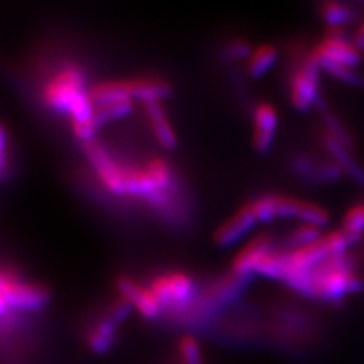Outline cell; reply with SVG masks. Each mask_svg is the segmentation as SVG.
<instances>
[{
    "mask_svg": "<svg viewBox=\"0 0 364 364\" xmlns=\"http://www.w3.org/2000/svg\"><path fill=\"white\" fill-rule=\"evenodd\" d=\"M304 298L326 304H340L348 296L364 290V278L349 252L334 255L309 272H293L282 281Z\"/></svg>",
    "mask_w": 364,
    "mask_h": 364,
    "instance_id": "3957f363",
    "label": "cell"
},
{
    "mask_svg": "<svg viewBox=\"0 0 364 364\" xmlns=\"http://www.w3.org/2000/svg\"><path fill=\"white\" fill-rule=\"evenodd\" d=\"M149 289L161 305L163 313L179 317L186 314L198 299L195 279L179 270L159 273L149 284Z\"/></svg>",
    "mask_w": 364,
    "mask_h": 364,
    "instance_id": "277c9868",
    "label": "cell"
},
{
    "mask_svg": "<svg viewBox=\"0 0 364 364\" xmlns=\"http://www.w3.org/2000/svg\"><path fill=\"white\" fill-rule=\"evenodd\" d=\"M275 246V238L270 234H259L252 238L232 261V272L242 277H252L257 266L266 255H269Z\"/></svg>",
    "mask_w": 364,
    "mask_h": 364,
    "instance_id": "8fae6325",
    "label": "cell"
},
{
    "mask_svg": "<svg viewBox=\"0 0 364 364\" xmlns=\"http://www.w3.org/2000/svg\"><path fill=\"white\" fill-rule=\"evenodd\" d=\"M322 144L325 146L326 152L331 155L333 161L337 163L341 167V170H343L345 175H348L349 178L354 179L357 184L364 187V167L360 164L354 154H352L350 147L337 141L326 132L322 134Z\"/></svg>",
    "mask_w": 364,
    "mask_h": 364,
    "instance_id": "9a60e30c",
    "label": "cell"
},
{
    "mask_svg": "<svg viewBox=\"0 0 364 364\" xmlns=\"http://www.w3.org/2000/svg\"><path fill=\"white\" fill-rule=\"evenodd\" d=\"M85 155L100 187L111 196L139 200L166 218L179 213L176 175L166 159L155 156L140 166L123 163L99 141L85 144Z\"/></svg>",
    "mask_w": 364,
    "mask_h": 364,
    "instance_id": "6da1fadb",
    "label": "cell"
},
{
    "mask_svg": "<svg viewBox=\"0 0 364 364\" xmlns=\"http://www.w3.org/2000/svg\"><path fill=\"white\" fill-rule=\"evenodd\" d=\"M291 170L302 181L311 182V184H329V182H337L345 176L343 170L333 159L321 161V159L306 154L293 156Z\"/></svg>",
    "mask_w": 364,
    "mask_h": 364,
    "instance_id": "9c48e42d",
    "label": "cell"
},
{
    "mask_svg": "<svg viewBox=\"0 0 364 364\" xmlns=\"http://www.w3.org/2000/svg\"><path fill=\"white\" fill-rule=\"evenodd\" d=\"M5 167H6V155H4V154H0V175L4 173V170H5Z\"/></svg>",
    "mask_w": 364,
    "mask_h": 364,
    "instance_id": "83f0119b",
    "label": "cell"
},
{
    "mask_svg": "<svg viewBox=\"0 0 364 364\" xmlns=\"http://www.w3.org/2000/svg\"><path fill=\"white\" fill-rule=\"evenodd\" d=\"M322 237H323V232L321 228L301 223L296 228H293V230L289 232L286 238V249H299L304 246H309L321 240Z\"/></svg>",
    "mask_w": 364,
    "mask_h": 364,
    "instance_id": "44dd1931",
    "label": "cell"
},
{
    "mask_svg": "<svg viewBox=\"0 0 364 364\" xmlns=\"http://www.w3.org/2000/svg\"><path fill=\"white\" fill-rule=\"evenodd\" d=\"M178 354L181 364H203L202 349L198 343V340L191 336H184L179 338Z\"/></svg>",
    "mask_w": 364,
    "mask_h": 364,
    "instance_id": "603a6c76",
    "label": "cell"
},
{
    "mask_svg": "<svg viewBox=\"0 0 364 364\" xmlns=\"http://www.w3.org/2000/svg\"><path fill=\"white\" fill-rule=\"evenodd\" d=\"M254 48L249 44V41L243 40V38H235L232 41H230L226 44L225 52L228 56H231L234 60H243V58H249L250 53H252Z\"/></svg>",
    "mask_w": 364,
    "mask_h": 364,
    "instance_id": "cb8c5ba5",
    "label": "cell"
},
{
    "mask_svg": "<svg viewBox=\"0 0 364 364\" xmlns=\"http://www.w3.org/2000/svg\"><path fill=\"white\" fill-rule=\"evenodd\" d=\"M120 298L128 301L134 310L140 313L146 321H155L163 314V309L149 287L136 282L129 277H120L116 282Z\"/></svg>",
    "mask_w": 364,
    "mask_h": 364,
    "instance_id": "52a82bcc",
    "label": "cell"
},
{
    "mask_svg": "<svg viewBox=\"0 0 364 364\" xmlns=\"http://www.w3.org/2000/svg\"><path fill=\"white\" fill-rule=\"evenodd\" d=\"M258 223L252 205L245 203L214 232V243L220 247H231L242 242Z\"/></svg>",
    "mask_w": 364,
    "mask_h": 364,
    "instance_id": "30bf717a",
    "label": "cell"
},
{
    "mask_svg": "<svg viewBox=\"0 0 364 364\" xmlns=\"http://www.w3.org/2000/svg\"><path fill=\"white\" fill-rule=\"evenodd\" d=\"M318 16L329 29H341L355 20L357 13L346 4L326 2L318 8Z\"/></svg>",
    "mask_w": 364,
    "mask_h": 364,
    "instance_id": "e0dca14e",
    "label": "cell"
},
{
    "mask_svg": "<svg viewBox=\"0 0 364 364\" xmlns=\"http://www.w3.org/2000/svg\"><path fill=\"white\" fill-rule=\"evenodd\" d=\"M279 56V50L275 44H259L258 48H254L252 53L247 58V73L250 77L259 79L263 77L267 72H270L273 65L277 64Z\"/></svg>",
    "mask_w": 364,
    "mask_h": 364,
    "instance_id": "2e32d148",
    "label": "cell"
},
{
    "mask_svg": "<svg viewBox=\"0 0 364 364\" xmlns=\"http://www.w3.org/2000/svg\"><path fill=\"white\" fill-rule=\"evenodd\" d=\"M84 67L67 61L55 68L40 88V99L50 111L64 114L70 120L76 139L84 146L96 141L99 124L95 119V104Z\"/></svg>",
    "mask_w": 364,
    "mask_h": 364,
    "instance_id": "7a4b0ae2",
    "label": "cell"
},
{
    "mask_svg": "<svg viewBox=\"0 0 364 364\" xmlns=\"http://www.w3.org/2000/svg\"><path fill=\"white\" fill-rule=\"evenodd\" d=\"M341 231L346 234L350 245H357L364 237V202L352 205L343 218Z\"/></svg>",
    "mask_w": 364,
    "mask_h": 364,
    "instance_id": "ffe728a7",
    "label": "cell"
},
{
    "mask_svg": "<svg viewBox=\"0 0 364 364\" xmlns=\"http://www.w3.org/2000/svg\"><path fill=\"white\" fill-rule=\"evenodd\" d=\"M317 109H318V114H321V119L325 124V132L328 135H331L333 139H336L337 141L343 143L345 146H348L352 149L354 139H352L350 132L345 127V123L338 119L337 114L328 107V104L323 99H321V102H318Z\"/></svg>",
    "mask_w": 364,
    "mask_h": 364,
    "instance_id": "ac0fdd59",
    "label": "cell"
},
{
    "mask_svg": "<svg viewBox=\"0 0 364 364\" xmlns=\"http://www.w3.org/2000/svg\"><path fill=\"white\" fill-rule=\"evenodd\" d=\"M316 56V53H314ZM316 60L321 65L322 72H326L329 76L334 77L336 81L341 82V84H346L350 87H364V76L357 70V68H352L343 64H337L333 61H328V60H321L317 58Z\"/></svg>",
    "mask_w": 364,
    "mask_h": 364,
    "instance_id": "d6986e66",
    "label": "cell"
},
{
    "mask_svg": "<svg viewBox=\"0 0 364 364\" xmlns=\"http://www.w3.org/2000/svg\"><path fill=\"white\" fill-rule=\"evenodd\" d=\"M119 325L108 310L96 317L93 322L90 323L87 333H85V341L87 346L91 352L95 354H105L108 352L112 345L116 343L117 340V333H119Z\"/></svg>",
    "mask_w": 364,
    "mask_h": 364,
    "instance_id": "7c38bea8",
    "label": "cell"
},
{
    "mask_svg": "<svg viewBox=\"0 0 364 364\" xmlns=\"http://www.w3.org/2000/svg\"><path fill=\"white\" fill-rule=\"evenodd\" d=\"M134 109V102H117V104H108V105H100L95 107V119L99 124V128L105 127L107 123L124 119L132 112Z\"/></svg>",
    "mask_w": 364,
    "mask_h": 364,
    "instance_id": "7402d4cb",
    "label": "cell"
},
{
    "mask_svg": "<svg viewBox=\"0 0 364 364\" xmlns=\"http://www.w3.org/2000/svg\"><path fill=\"white\" fill-rule=\"evenodd\" d=\"M313 52L317 58L343 64L352 68H358L363 61V53L340 29H329Z\"/></svg>",
    "mask_w": 364,
    "mask_h": 364,
    "instance_id": "8992f818",
    "label": "cell"
},
{
    "mask_svg": "<svg viewBox=\"0 0 364 364\" xmlns=\"http://www.w3.org/2000/svg\"><path fill=\"white\" fill-rule=\"evenodd\" d=\"M144 116L147 119L149 129L154 134L155 140L166 149H175L178 146V135L164 109L163 102H152L144 104Z\"/></svg>",
    "mask_w": 364,
    "mask_h": 364,
    "instance_id": "5bb4252c",
    "label": "cell"
},
{
    "mask_svg": "<svg viewBox=\"0 0 364 364\" xmlns=\"http://www.w3.org/2000/svg\"><path fill=\"white\" fill-rule=\"evenodd\" d=\"M128 87L134 100L141 104H152V102H163L172 96V84L167 79L159 76H136L128 79Z\"/></svg>",
    "mask_w": 364,
    "mask_h": 364,
    "instance_id": "4fadbf2b",
    "label": "cell"
},
{
    "mask_svg": "<svg viewBox=\"0 0 364 364\" xmlns=\"http://www.w3.org/2000/svg\"><path fill=\"white\" fill-rule=\"evenodd\" d=\"M252 146L258 154H267L277 139L279 114L269 102H259L252 111Z\"/></svg>",
    "mask_w": 364,
    "mask_h": 364,
    "instance_id": "ba28073f",
    "label": "cell"
},
{
    "mask_svg": "<svg viewBox=\"0 0 364 364\" xmlns=\"http://www.w3.org/2000/svg\"><path fill=\"white\" fill-rule=\"evenodd\" d=\"M352 43L357 46V49L363 53L364 52V21L357 28L354 37H352Z\"/></svg>",
    "mask_w": 364,
    "mask_h": 364,
    "instance_id": "484cf974",
    "label": "cell"
},
{
    "mask_svg": "<svg viewBox=\"0 0 364 364\" xmlns=\"http://www.w3.org/2000/svg\"><path fill=\"white\" fill-rule=\"evenodd\" d=\"M13 313L16 311H13V309L9 306L4 293V270H0V325L9 323Z\"/></svg>",
    "mask_w": 364,
    "mask_h": 364,
    "instance_id": "d4e9b609",
    "label": "cell"
},
{
    "mask_svg": "<svg viewBox=\"0 0 364 364\" xmlns=\"http://www.w3.org/2000/svg\"><path fill=\"white\" fill-rule=\"evenodd\" d=\"M321 72L314 52L311 50L305 58L294 67L289 79V96L296 111L305 112L317 108L321 102Z\"/></svg>",
    "mask_w": 364,
    "mask_h": 364,
    "instance_id": "5b68a950",
    "label": "cell"
},
{
    "mask_svg": "<svg viewBox=\"0 0 364 364\" xmlns=\"http://www.w3.org/2000/svg\"><path fill=\"white\" fill-rule=\"evenodd\" d=\"M0 154L6 155V134H5L2 123H0Z\"/></svg>",
    "mask_w": 364,
    "mask_h": 364,
    "instance_id": "4316f807",
    "label": "cell"
}]
</instances>
